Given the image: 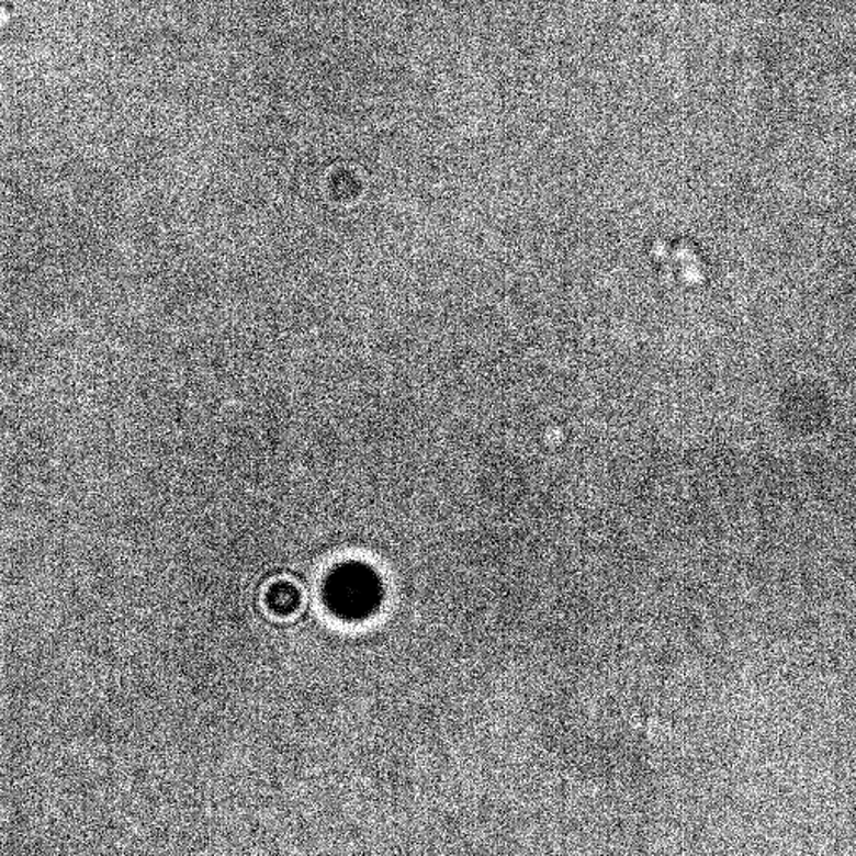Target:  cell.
I'll return each instance as SVG.
<instances>
[{
    "mask_svg": "<svg viewBox=\"0 0 856 856\" xmlns=\"http://www.w3.org/2000/svg\"><path fill=\"white\" fill-rule=\"evenodd\" d=\"M8 15H9V12L5 11L4 8H0V21H2V19H4V21H8Z\"/></svg>",
    "mask_w": 856,
    "mask_h": 856,
    "instance_id": "6da1fadb",
    "label": "cell"
}]
</instances>
